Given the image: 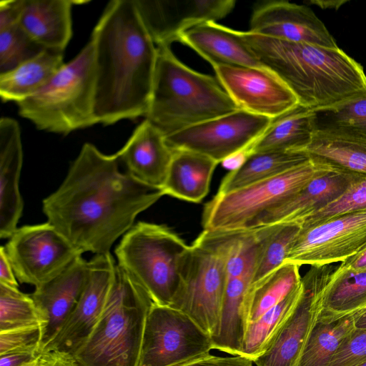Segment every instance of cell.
Segmentation results:
<instances>
[{
  "label": "cell",
  "instance_id": "cell-1",
  "mask_svg": "<svg viewBox=\"0 0 366 366\" xmlns=\"http://www.w3.org/2000/svg\"><path fill=\"white\" fill-rule=\"evenodd\" d=\"M119 163L116 154L85 143L63 182L43 200L47 222L82 254L109 253L137 216L164 195L121 172Z\"/></svg>",
  "mask_w": 366,
  "mask_h": 366
},
{
  "label": "cell",
  "instance_id": "cell-2",
  "mask_svg": "<svg viewBox=\"0 0 366 366\" xmlns=\"http://www.w3.org/2000/svg\"><path fill=\"white\" fill-rule=\"evenodd\" d=\"M94 50L95 116L98 124L145 117L148 112L157 46L133 0L105 6L91 39Z\"/></svg>",
  "mask_w": 366,
  "mask_h": 366
},
{
  "label": "cell",
  "instance_id": "cell-3",
  "mask_svg": "<svg viewBox=\"0 0 366 366\" xmlns=\"http://www.w3.org/2000/svg\"><path fill=\"white\" fill-rule=\"evenodd\" d=\"M239 32L262 65L289 87L302 107L314 109L366 92L362 66L339 47Z\"/></svg>",
  "mask_w": 366,
  "mask_h": 366
},
{
  "label": "cell",
  "instance_id": "cell-4",
  "mask_svg": "<svg viewBox=\"0 0 366 366\" xmlns=\"http://www.w3.org/2000/svg\"><path fill=\"white\" fill-rule=\"evenodd\" d=\"M239 109L217 77L188 67L176 57L170 46H157L145 119L165 137Z\"/></svg>",
  "mask_w": 366,
  "mask_h": 366
},
{
  "label": "cell",
  "instance_id": "cell-5",
  "mask_svg": "<svg viewBox=\"0 0 366 366\" xmlns=\"http://www.w3.org/2000/svg\"><path fill=\"white\" fill-rule=\"evenodd\" d=\"M152 301L117 264L100 316L85 342L71 355L79 366H139Z\"/></svg>",
  "mask_w": 366,
  "mask_h": 366
},
{
  "label": "cell",
  "instance_id": "cell-6",
  "mask_svg": "<svg viewBox=\"0 0 366 366\" xmlns=\"http://www.w3.org/2000/svg\"><path fill=\"white\" fill-rule=\"evenodd\" d=\"M94 50L91 40L37 92L16 103L21 117L39 130L68 134L98 124Z\"/></svg>",
  "mask_w": 366,
  "mask_h": 366
},
{
  "label": "cell",
  "instance_id": "cell-7",
  "mask_svg": "<svg viewBox=\"0 0 366 366\" xmlns=\"http://www.w3.org/2000/svg\"><path fill=\"white\" fill-rule=\"evenodd\" d=\"M189 246L169 227L139 222L116 247L117 265L152 302L173 306L182 288V269Z\"/></svg>",
  "mask_w": 366,
  "mask_h": 366
},
{
  "label": "cell",
  "instance_id": "cell-8",
  "mask_svg": "<svg viewBox=\"0 0 366 366\" xmlns=\"http://www.w3.org/2000/svg\"><path fill=\"white\" fill-rule=\"evenodd\" d=\"M335 169L321 160L310 158L275 177L218 194L204 207V230L229 232L252 229L258 219L315 178Z\"/></svg>",
  "mask_w": 366,
  "mask_h": 366
},
{
  "label": "cell",
  "instance_id": "cell-9",
  "mask_svg": "<svg viewBox=\"0 0 366 366\" xmlns=\"http://www.w3.org/2000/svg\"><path fill=\"white\" fill-rule=\"evenodd\" d=\"M227 282L224 257L214 233L204 230L189 246L182 269V288L173 307L214 337L219 328Z\"/></svg>",
  "mask_w": 366,
  "mask_h": 366
},
{
  "label": "cell",
  "instance_id": "cell-10",
  "mask_svg": "<svg viewBox=\"0 0 366 366\" xmlns=\"http://www.w3.org/2000/svg\"><path fill=\"white\" fill-rule=\"evenodd\" d=\"M212 337L179 309L152 303L139 366H177L209 354Z\"/></svg>",
  "mask_w": 366,
  "mask_h": 366
},
{
  "label": "cell",
  "instance_id": "cell-11",
  "mask_svg": "<svg viewBox=\"0 0 366 366\" xmlns=\"http://www.w3.org/2000/svg\"><path fill=\"white\" fill-rule=\"evenodd\" d=\"M4 247L17 280L35 288L82 254L49 222L17 228Z\"/></svg>",
  "mask_w": 366,
  "mask_h": 366
},
{
  "label": "cell",
  "instance_id": "cell-12",
  "mask_svg": "<svg viewBox=\"0 0 366 366\" xmlns=\"http://www.w3.org/2000/svg\"><path fill=\"white\" fill-rule=\"evenodd\" d=\"M272 120L239 109L184 129L165 139L172 150L197 152L219 164L251 146Z\"/></svg>",
  "mask_w": 366,
  "mask_h": 366
},
{
  "label": "cell",
  "instance_id": "cell-13",
  "mask_svg": "<svg viewBox=\"0 0 366 366\" xmlns=\"http://www.w3.org/2000/svg\"><path fill=\"white\" fill-rule=\"evenodd\" d=\"M332 264L312 265L302 277V295L264 350L254 360L256 366H297L321 314L322 289L335 269Z\"/></svg>",
  "mask_w": 366,
  "mask_h": 366
},
{
  "label": "cell",
  "instance_id": "cell-14",
  "mask_svg": "<svg viewBox=\"0 0 366 366\" xmlns=\"http://www.w3.org/2000/svg\"><path fill=\"white\" fill-rule=\"evenodd\" d=\"M366 249V210L345 214L302 229L285 263L323 265L343 262Z\"/></svg>",
  "mask_w": 366,
  "mask_h": 366
},
{
  "label": "cell",
  "instance_id": "cell-15",
  "mask_svg": "<svg viewBox=\"0 0 366 366\" xmlns=\"http://www.w3.org/2000/svg\"><path fill=\"white\" fill-rule=\"evenodd\" d=\"M212 67L239 109L274 119L299 104L289 87L267 69L225 64Z\"/></svg>",
  "mask_w": 366,
  "mask_h": 366
},
{
  "label": "cell",
  "instance_id": "cell-16",
  "mask_svg": "<svg viewBox=\"0 0 366 366\" xmlns=\"http://www.w3.org/2000/svg\"><path fill=\"white\" fill-rule=\"evenodd\" d=\"M88 262L86 281L77 303L41 354L58 351L72 355L94 329L112 285L117 264L110 252L95 254Z\"/></svg>",
  "mask_w": 366,
  "mask_h": 366
},
{
  "label": "cell",
  "instance_id": "cell-17",
  "mask_svg": "<svg viewBox=\"0 0 366 366\" xmlns=\"http://www.w3.org/2000/svg\"><path fill=\"white\" fill-rule=\"evenodd\" d=\"M157 46L179 41L180 35L197 24L227 16L234 0H133Z\"/></svg>",
  "mask_w": 366,
  "mask_h": 366
},
{
  "label": "cell",
  "instance_id": "cell-18",
  "mask_svg": "<svg viewBox=\"0 0 366 366\" xmlns=\"http://www.w3.org/2000/svg\"><path fill=\"white\" fill-rule=\"evenodd\" d=\"M249 31L268 37L337 48L323 22L307 6L283 0H269L255 5Z\"/></svg>",
  "mask_w": 366,
  "mask_h": 366
},
{
  "label": "cell",
  "instance_id": "cell-19",
  "mask_svg": "<svg viewBox=\"0 0 366 366\" xmlns=\"http://www.w3.org/2000/svg\"><path fill=\"white\" fill-rule=\"evenodd\" d=\"M89 262L76 257L60 274L31 294L44 320L42 350L74 310L86 281Z\"/></svg>",
  "mask_w": 366,
  "mask_h": 366
},
{
  "label": "cell",
  "instance_id": "cell-20",
  "mask_svg": "<svg viewBox=\"0 0 366 366\" xmlns=\"http://www.w3.org/2000/svg\"><path fill=\"white\" fill-rule=\"evenodd\" d=\"M116 154L134 178L162 189L174 150L167 144L162 132L145 119Z\"/></svg>",
  "mask_w": 366,
  "mask_h": 366
},
{
  "label": "cell",
  "instance_id": "cell-21",
  "mask_svg": "<svg viewBox=\"0 0 366 366\" xmlns=\"http://www.w3.org/2000/svg\"><path fill=\"white\" fill-rule=\"evenodd\" d=\"M23 149L19 123L13 118L0 119V237L9 238L18 228L23 212L19 182Z\"/></svg>",
  "mask_w": 366,
  "mask_h": 366
},
{
  "label": "cell",
  "instance_id": "cell-22",
  "mask_svg": "<svg viewBox=\"0 0 366 366\" xmlns=\"http://www.w3.org/2000/svg\"><path fill=\"white\" fill-rule=\"evenodd\" d=\"M358 174L337 168L315 178L262 215L254 228L278 224L300 225L309 214L342 194Z\"/></svg>",
  "mask_w": 366,
  "mask_h": 366
},
{
  "label": "cell",
  "instance_id": "cell-23",
  "mask_svg": "<svg viewBox=\"0 0 366 366\" xmlns=\"http://www.w3.org/2000/svg\"><path fill=\"white\" fill-rule=\"evenodd\" d=\"M179 41L192 49L212 66L225 64L266 69L239 31L216 21L192 26L180 35Z\"/></svg>",
  "mask_w": 366,
  "mask_h": 366
},
{
  "label": "cell",
  "instance_id": "cell-24",
  "mask_svg": "<svg viewBox=\"0 0 366 366\" xmlns=\"http://www.w3.org/2000/svg\"><path fill=\"white\" fill-rule=\"evenodd\" d=\"M84 1L19 0V24L44 49L64 51L72 36L71 10Z\"/></svg>",
  "mask_w": 366,
  "mask_h": 366
},
{
  "label": "cell",
  "instance_id": "cell-25",
  "mask_svg": "<svg viewBox=\"0 0 366 366\" xmlns=\"http://www.w3.org/2000/svg\"><path fill=\"white\" fill-rule=\"evenodd\" d=\"M319 322L331 323L366 312V271L335 267L321 293Z\"/></svg>",
  "mask_w": 366,
  "mask_h": 366
},
{
  "label": "cell",
  "instance_id": "cell-26",
  "mask_svg": "<svg viewBox=\"0 0 366 366\" xmlns=\"http://www.w3.org/2000/svg\"><path fill=\"white\" fill-rule=\"evenodd\" d=\"M218 163L202 154L174 150L164 183V194L200 202L208 194L213 172Z\"/></svg>",
  "mask_w": 366,
  "mask_h": 366
},
{
  "label": "cell",
  "instance_id": "cell-27",
  "mask_svg": "<svg viewBox=\"0 0 366 366\" xmlns=\"http://www.w3.org/2000/svg\"><path fill=\"white\" fill-rule=\"evenodd\" d=\"M63 52L46 49L15 69L0 74L1 101L19 103L37 92L64 64Z\"/></svg>",
  "mask_w": 366,
  "mask_h": 366
},
{
  "label": "cell",
  "instance_id": "cell-28",
  "mask_svg": "<svg viewBox=\"0 0 366 366\" xmlns=\"http://www.w3.org/2000/svg\"><path fill=\"white\" fill-rule=\"evenodd\" d=\"M313 133V110L298 104L273 119L249 149L252 154L263 152H299L310 143Z\"/></svg>",
  "mask_w": 366,
  "mask_h": 366
},
{
  "label": "cell",
  "instance_id": "cell-29",
  "mask_svg": "<svg viewBox=\"0 0 366 366\" xmlns=\"http://www.w3.org/2000/svg\"><path fill=\"white\" fill-rule=\"evenodd\" d=\"M335 167L366 175V137L315 132L300 152Z\"/></svg>",
  "mask_w": 366,
  "mask_h": 366
},
{
  "label": "cell",
  "instance_id": "cell-30",
  "mask_svg": "<svg viewBox=\"0 0 366 366\" xmlns=\"http://www.w3.org/2000/svg\"><path fill=\"white\" fill-rule=\"evenodd\" d=\"M309 157L296 152H263L252 154L238 169L230 171L222 179L218 194L275 177L303 163Z\"/></svg>",
  "mask_w": 366,
  "mask_h": 366
},
{
  "label": "cell",
  "instance_id": "cell-31",
  "mask_svg": "<svg viewBox=\"0 0 366 366\" xmlns=\"http://www.w3.org/2000/svg\"><path fill=\"white\" fill-rule=\"evenodd\" d=\"M299 268L296 264L284 263L251 286L247 300V325L277 305L300 284Z\"/></svg>",
  "mask_w": 366,
  "mask_h": 366
},
{
  "label": "cell",
  "instance_id": "cell-32",
  "mask_svg": "<svg viewBox=\"0 0 366 366\" xmlns=\"http://www.w3.org/2000/svg\"><path fill=\"white\" fill-rule=\"evenodd\" d=\"M312 110L314 132L366 137V92Z\"/></svg>",
  "mask_w": 366,
  "mask_h": 366
},
{
  "label": "cell",
  "instance_id": "cell-33",
  "mask_svg": "<svg viewBox=\"0 0 366 366\" xmlns=\"http://www.w3.org/2000/svg\"><path fill=\"white\" fill-rule=\"evenodd\" d=\"M303 292L300 284L280 302L264 313L257 320L247 324L239 355L252 361L266 348L275 333L292 312Z\"/></svg>",
  "mask_w": 366,
  "mask_h": 366
},
{
  "label": "cell",
  "instance_id": "cell-34",
  "mask_svg": "<svg viewBox=\"0 0 366 366\" xmlns=\"http://www.w3.org/2000/svg\"><path fill=\"white\" fill-rule=\"evenodd\" d=\"M360 316L349 317L331 323L318 322L297 366H330L342 342L355 330V321Z\"/></svg>",
  "mask_w": 366,
  "mask_h": 366
},
{
  "label": "cell",
  "instance_id": "cell-35",
  "mask_svg": "<svg viewBox=\"0 0 366 366\" xmlns=\"http://www.w3.org/2000/svg\"><path fill=\"white\" fill-rule=\"evenodd\" d=\"M34 325H41L44 332V320L31 295L0 283V331Z\"/></svg>",
  "mask_w": 366,
  "mask_h": 366
},
{
  "label": "cell",
  "instance_id": "cell-36",
  "mask_svg": "<svg viewBox=\"0 0 366 366\" xmlns=\"http://www.w3.org/2000/svg\"><path fill=\"white\" fill-rule=\"evenodd\" d=\"M300 228L296 224L272 225L255 264L252 285L285 263L290 247Z\"/></svg>",
  "mask_w": 366,
  "mask_h": 366
},
{
  "label": "cell",
  "instance_id": "cell-37",
  "mask_svg": "<svg viewBox=\"0 0 366 366\" xmlns=\"http://www.w3.org/2000/svg\"><path fill=\"white\" fill-rule=\"evenodd\" d=\"M366 210V175L358 174L345 191L300 224L302 229L315 227L336 217Z\"/></svg>",
  "mask_w": 366,
  "mask_h": 366
},
{
  "label": "cell",
  "instance_id": "cell-38",
  "mask_svg": "<svg viewBox=\"0 0 366 366\" xmlns=\"http://www.w3.org/2000/svg\"><path fill=\"white\" fill-rule=\"evenodd\" d=\"M44 49L24 31L19 21L0 28V74L15 69Z\"/></svg>",
  "mask_w": 366,
  "mask_h": 366
},
{
  "label": "cell",
  "instance_id": "cell-39",
  "mask_svg": "<svg viewBox=\"0 0 366 366\" xmlns=\"http://www.w3.org/2000/svg\"><path fill=\"white\" fill-rule=\"evenodd\" d=\"M42 339L41 325L0 331V355L13 352L41 354Z\"/></svg>",
  "mask_w": 366,
  "mask_h": 366
},
{
  "label": "cell",
  "instance_id": "cell-40",
  "mask_svg": "<svg viewBox=\"0 0 366 366\" xmlns=\"http://www.w3.org/2000/svg\"><path fill=\"white\" fill-rule=\"evenodd\" d=\"M364 361H366V330H355L342 342L330 366H356Z\"/></svg>",
  "mask_w": 366,
  "mask_h": 366
},
{
  "label": "cell",
  "instance_id": "cell-41",
  "mask_svg": "<svg viewBox=\"0 0 366 366\" xmlns=\"http://www.w3.org/2000/svg\"><path fill=\"white\" fill-rule=\"evenodd\" d=\"M253 363L242 355L220 357L209 353L177 366H253Z\"/></svg>",
  "mask_w": 366,
  "mask_h": 366
},
{
  "label": "cell",
  "instance_id": "cell-42",
  "mask_svg": "<svg viewBox=\"0 0 366 366\" xmlns=\"http://www.w3.org/2000/svg\"><path fill=\"white\" fill-rule=\"evenodd\" d=\"M41 354L32 352H13L0 355V366H25L36 360Z\"/></svg>",
  "mask_w": 366,
  "mask_h": 366
},
{
  "label": "cell",
  "instance_id": "cell-43",
  "mask_svg": "<svg viewBox=\"0 0 366 366\" xmlns=\"http://www.w3.org/2000/svg\"><path fill=\"white\" fill-rule=\"evenodd\" d=\"M0 283L19 288L17 279L6 257L4 246L0 248Z\"/></svg>",
  "mask_w": 366,
  "mask_h": 366
},
{
  "label": "cell",
  "instance_id": "cell-44",
  "mask_svg": "<svg viewBox=\"0 0 366 366\" xmlns=\"http://www.w3.org/2000/svg\"><path fill=\"white\" fill-rule=\"evenodd\" d=\"M44 355L42 366H79L74 357L66 352L51 351Z\"/></svg>",
  "mask_w": 366,
  "mask_h": 366
},
{
  "label": "cell",
  "instance_id": "cell-45",
  "mask_svg": "<svg viewBox=\"0 0 366 366\" xmlns=\"http://www.w3.org/2000/svg\"><path fill=\"white\" fill-rule=\"evenodd\" d=\"M340 268L366 271V249L342 262Z\"/></svg>",
  "mask_w": 366,
  "mask_h": 366
},
{
  "label": "cell",
  "instance_id": "cell-46",
  "mask_svg": "<svg viewBox=\"0 0 366 366\" xmlns=\"http://www.w3.org/2000/svg\"><path fill=\"white\" fill-rule=\"evenodd\" d=\"M347 1H311L310 3L316 4L322 9H339Z\"/></svg>",
  "mask_w": 366,
  "mask_h": 366
},
{
  "label": "cell",
  "instance_id": "cell-47",
  "mask_svg": "<svg viewBox=\"0 0 366 366\" xmlns=\"http://www.w3.org/2000/svg\"><path fill=\"white\" fill-rule=\"evenodd\" d=\"M355 326L356 330H366V312L356 320Z\"/></svg>",
  "mask_w": 366,
  "mask_h": 366
},
{
  "label": "cell",
  "instance_id": "cell-48",
  "mask_svg": "<svg viewBox=\"0 0 366 366\" xmlns=\"http://www.w3.org/2000/svg\"><path fill=\"white\" fill-rule=\"evenodd\" d=\"M43 362L44 355L41 354V356L36 360L25 366H42Z\"/></svg>",
  "mask_w": 366,
  "mask_h": 366
},
{
  "label": "cell",
  "instance_id": "cell-49",
  "mask_svg": "<svg viewBox=\"0 0 366 366\" xmlns=\"http://www.w3.org/2000/svg\"><path fill=\"white\" fill-rule=\"evenodd\" d=\"M356 366H366V361H364Z\"/></svg>",
  "mask_w": 366,
  "mask_h": 366
}]
</instances>
